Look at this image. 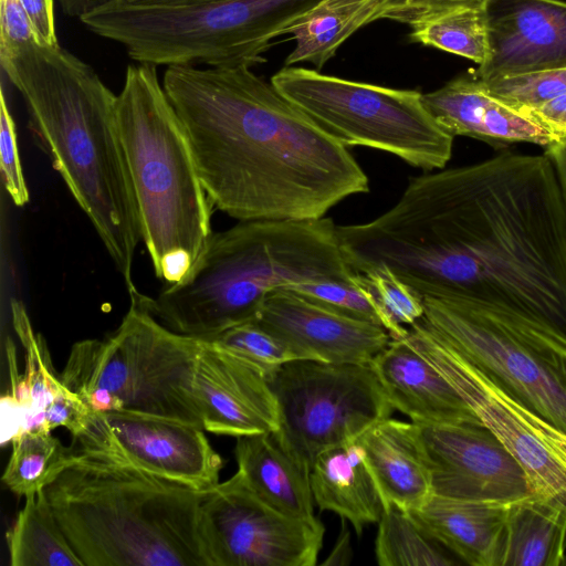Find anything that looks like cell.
<instances>
[{
  "instance_id": "cell-13",
  "label": "cell",
  "mask_w": 566,
  "mask_h": 566,
  "mask_svg": "<svg viewBox=\"0 0 566 566\" xmlns=\"http://www.w3.org/2000/svg\"><path fill=\"white\" fill-rule=\"evenodd\" d=\"M202 427L174 419L97 412L75 449L128 462L198 491L218 485L223 460Z\"/></svg>"
},
{
  "instance_id": "cell-33",
  "label": "cell",
  "mask_w": 566,
  "mask_h": 566,
  "mask_svg": "<svg viewBox=\"0 0 566 566\" xmlns=\"http://www.w3.org/2000/svg\"><path fill=\"white\" fill-rule=\"evenodd\" d=\"M380 306L399 328H407L424 314L423 298L388 266L379 265L365 273Z\"/></svg>"
},
{
  "instance_id": "cell-9",
  "label": "cell",
  "mask_w": 566,
  "mask_h": 566,
  "mask_svg": "<svg viewBox=\"0 0 566 566\" xmlns=\"http://www.w3.org/2000/svg\"><path fill=\"white\" fill-rule=\"evenodd\" d=\"M421 319L515 400L566 432V339L549 327L424 297Z\"/></svg>"
},
{
  "instance_id": "cell-11",
  "label": "cell",
  "mask_w": 566,
  "mask_h": 566,
  "mask_svg": "<svg viewBox=\"0 0 566 566\" xmlns=\"http://www.w3.org/2000/svg\"><path fill=\"white\" fill-rule=\"evenodd\" d=\"M406 337L499 437L533 493L566 512V432L507 395L421 318Z\"/></svg>"
},
{
  "instance_id": "cell-5",
  "label": "cell",
  "mask_w": 566,
  "mask_h": 566,
  "mask_svg": "<svg viewBox=\"0 0 566 566\" xmlns=\"http://www.w3.org/2000/svg\"><path fill=\"white\" fill-rule=\"evenodd\" d=\"M331 218L240 221L212 233L191 271L149 306L170 329L211 339L253 321L272 291L301 282L357 283Z\"/></svg>"
},
{
  "instance_id": "cell-18",
  "label": "cell",
  "mask_w": 566,
  "mask_h": 566,
  "mask_svg": "<svg viewBox=\"0 0 566 566\" xmlns=\"http://www.w3.org/2000/svg\"><path fill=\"white\" fill-rule=\"evenodd\" d=\"M395 410L419 424L481 419L443 375L407 339L392 338L370 363Z\"/></svg>"
},
{
  "instance_id": "cell-24",
  "label": "cell",
  "mask_w": 566,
  "mask_h": 566,
  "mask_svg": "<svg viewBox=\"0 0 566 566\" xmlns=\"http://www.w3.org/2000/svg\"><path fill=\"white\" fill-rule=\"evenodd\" d=\"M426 109L451 136L505 142L509 108L493 98L474 75L460 76L440 88L422 93Z\"/></svg>"
},
{
  "instance_id": "cell-42",
  "label": "cell",
  "mask_w": 566,
  "mask_h": 566,
  "mask_svg": "<svg viewBox=\"0 0 566 566\" xmlns=\"http://www.w3.org/2000/svg\"><path fill=\"white\" fill-rule=\"evenodd\" d=\"M122 4L137 7H186L223 0H113Z\"/></svg>"
},
{
  "instance_id": "cell-3",
  "label": "cell",
  "mask_w": 566,
  "mask_h": 566,
  "mask_svg": "<svg viewBox=\"0 0 566 566\" xmlns=\"http://www.w3.org/2000/svg\"><path fill=\"white\" fill-rule=\"evenodd\" d=\"M0 64L53 167L130 291L142 234L117 128V95L90 64L60 45H25L0 55Z\"/></svg>"
},
{
  "instance_id": "cell-27",
  "label": "cell",
  "mask_w": 566,
  "mask_h": 566,
  "mask_svg": "<svg viewBox=\"0 0 566 566\" xmlns=\"http://www.w3.org/2000/svg\"><path fill=\"white\" fill-rule=\"evenodd\" d=\"M375 555L381 566H450L461 564L428 536L410 514L395 505L384 507L378 522Z\"/></svg>"
},
{
  "instance_id": "cell-23",
  "label": "cell",
  "mask_w": 566,
  "mask_h": 566,
  "mask_svg": "<svg viewBox=\"0 0 566 566\" xmlns=\"http://www.w3.org/2000/svg\"><path fill=\"white\" fill-rule=\"evenodd\" d=\"M502 566H566V512L535 493L507 503Z\"/></svg>"
},
{
  "instance_id": "cell-10",
  "label": "cell",
  "mask_w": 566,
  "mask_h": 566,
  "mask_svg": "<svg viewBox=\"0 0 566 566\" xmlns=\"http://www.w3.org/2000/svg\"><path fill=\"white\" fill-rule=\"evenodd\" d=\"M276 443L306 472L326 449L357 440L395 410L371 364L291 360L269 376Z\"/></svg>"
},
{
  "instance_id": "cell-38",
  "label": "cell",
  "mask_w": 566,
  "mask_h": 566,
  "mask_svg": "<svg viewBox=\"0 0 566 566\" xmlns=\"http://www.w3.org/2000/svg\"><path fill=\"white\" fill-rule=\"evenodd\" d=\"M36 35L39 45L59 46L54 0H19Z\"/></svg>"
},
{
  "instance_id": "cell-8",
  "label": "cell",
  "mask_w": 566,
  "mask_h": 566,
  "mask_svg": "<svg viewBox=\"0 0 566 566\" xmlns=\"http://www.w3.org/2000/svg\"><path fill=\"white\" fill-rule=\"evenodd\" d=\"M317 127L345 147L387 151L423 171L443 169L454 137L426 109L422 93L284 66L270 80Z\"/></svg>"
},
{
  "instance_id": "cell-30",
  "label": "cell",
  "mask_w": 566,
  "mask_h": 566,
  "mask_svg": "<svg viewBox=\"0 0 566 566\" xmlns=\"http://www.w3.org/2000/svg\"><path fill=\"white\" fill-rule=\"evenodd\" d=\"M11 319L25 354L24 379L31 390V405L45 409L64 387L60 375L55 374L44 338L35 333L24 304L11 301Z\"/></svg>"
},
{
  "instance_id": "cell-37",
  "label": "cell",
  "mask_w": 566,
  "mask_h": 566,
  "mask_svg": "<svg viewBox=\"0 0 566 566\" xmlns=\"http://www.w3.org/2000/svg\"><path fill=\"white\" fill-rule=\"evenodd\" d=\"M39 44L19 0H0V55L19 48Z\"/></svg>"
},
{
  "instance_id": "cell-35",
  "label": "cell",
  "mask_w": 566,
  "mask_h": 566,
  "mask_svg": "<svg viewBox=\"0 0 566 566\" xmlns=\"http://www.w3.org/2000/svg\"><path fill=\"white\" fill-rule=\"evenodd\" d=\"M0 169L3 186L13 205L25 206L30 195L21 165L15 123L2 87L0 92Z\"/></svg>"
},
{
  "instance_id": "cell-41",
  "label": "cell",
  "mask_w": 566,
  "mask_h": 566,
  "mask_svg": "<svg viewBox=\"0 0 566 566\" xmlns=\"http://www.w3.org/2000/svg\"><path fill=\"white\" fill-rule=\"evenodd\" d=\"M545 153L551 157L555 165L566 206V142L545 148Z\"/></svg>"
},
{
  "instance_id": "cell-7",
  "label": "cell",
  "mask_w": 566,
  "mask_h": 566,
  "mask_svg": "<svg viewBox=\"0 0 566 566\" xmlns=\"http://www.w3.org/2000/svg\"><path fill=\"white\" fill-rule=\"evenodd\" d=\"M118 327L73 344L60 379L94 412L167 418L203 428L193 381L202 339L177 333L134 287Z\"/></svg>"
},
{
  "instance_id": "cell-36",
  "label": "cell",
  "mask_w": 566,
  "mask_h": 566,
  "mask_svg": "<svg viewBox=\"0 0 566 566\" xmlns=\"http://www.w3.org/2000/svg\"><path fill=\"white\" fill-rule=\"evenodd\" d=\"M96 413L77 394L64 386L45 410L46 428L51 432L63 427L75 439L87 430Z\"/></svg>"
},
{
  "instance_id": "cell-32",
  "label": "cell",
  "mask_w": 566,
  "mask_h": 566,
  "mask_svg": "<svg viewBox=\"0 0 566 566\" xmlns=\"http://www.w3.org/2000/svg\"><path fill=\"white\" fill-rule=\"evenodd\" d=\"M481 83L492 97L524 111L541 106L566 92V67L526 72Z\"/></svg>"
},
{
  "instance_id": "cell-16",
  "label": "cell",
  "mask_w": 566,
  "mask_h": 566,
  "mask_svg": "<svg viewBox=\"0 0 566 566\" xmlns=\"http://www.w3.org/2000/svg\"><path fill=\"white\" fill-rule=\"evenodd\" d=\"M193 388L206 431L235 438L276 431L277 405L268 376L247 359L206 339Z\"/></svg>"
},
{
  "instance_id": "cell-21",
  "label": "cell",
  "mask_w": 566,
  "mask_h": 566,
  "mask_svg": "<svg viewBox=\"0 0 566 566\" xmlns=\"http://www.w3.org/2000/svg\"><path fill=\"white\" fill-rule=\"evenodd\" d=\"M313 499L322 511L348 520L357 535L378 523L384 503L357 440L326 449L310 471Z\"/></svg>"
},
{
  "instance_id": "cell-6",
  "label": "cell",
  "mask_w": 566,
  "mask_h": 566,
  "mask_svg": "<svg viewBox=\"0 0 566 566\" xmlns=\"http://www.w3.org/2000/svg\"><path fill=\"white\" fill-rule=\"evenodd\" d=\"M116 122L142 240L157 279L174 284L191 271L213 233V206L156 65L127 66Z\"/></svg>"
},
{
  "instance_id": "cell-17",
  "label": "cell",
  "mask_w": 566,
  "mask_h": 566,
  "mask_svg": "<svg viewBox=\"0 0 566 566\" xmlns=\"http://www.w3.org/2000/svg\"><path fill=\"white\" fill-rule=\"evenodd\" d=\"M484 11L490 52L476 78L566 67V2L488 0Z\"/></svg>"
},
{
  "instance_id": "cell-4",
  "label": "cell",
  "mask_w": 566,
  "mask_h": 566,
  "mask_svg": "<svg viewBox=\"0 0 566 566\" xmlns=\"http://www.w3.org/2000/svg\"><path fill=\"white\" fill-rule=\"evenodd\" d=\"M43 491L84 566H209L198 516L210 490L72 448Z\"/></svg>"
},
{
  "instance_id": "cell-2",
  "label": "cell",
  "mask_w": 566,
  "mask_h": 566,
  "mask_svg": "<svg viewBox=\"0 0 566 566\" xmlns=\"http://www.w3.org/2000/svg\"><path fill=\"white\" fill-rule=\"evenodd\" d=\"M164 90L213 208L238 219L323 218L369 191L347 147L248 65H170Z\"/></svg>"
},
{
  "instance_id": "cell-12",
  "label": "cell",
  "mask_w": 566,
  "mask_h": 566,
  "mask_svg": "<svg viewBox=\"0 0 566 566\" xmlns=\"http://www.w3.org/2000/svg\"><path fill=\"white\" fill-rule=\"evenodd\" d=\"M198 532L209 566H314L325 528L271 507L235 472L203 499Z\"/></svg>"
},
{
  "instance_id": "cell-14",
  "label": "cell",
  "mask_w": 566,
  "mask_h": 566,
  "mask_svg": "<svg viewBox=\"0 0 566 566\" xmlns=\"http://www.w3.org/2000/svg\"><path fill=\"white\" fill-rule=\"evenodd\" d=\"M416 424L431 470L433 493L501 503L533 493L516 459L482 421Z\"/></svg>"
},
{
  "instance_id": "cell-20",
  "label": "cell",
  "mask_w": 566,
  "mask_h": 566,
  "mask_svg": "<svg viewBox=\"0 0 566 566\" xmlns=\"http://www.w3.org/2000/svg\"><path fill=\"white\" fill-rule=\"evenodd\" d=\"M384 507L419 509L432 494V476L418 427L392 418L367 429L358 439Z\"/></svg>"
},
{
  "instance_id": "cell-34",
  "label": "cell",
  "mask_w": 566,
  "mask_h": 566,
  "mask_svg": "<svg viewBox=\"0 0 566 566\" xmlns=\"http://www.w3.org/2000/svg\"><path fill=\"white\" fill-rule=\"evenodd\" d=\"M488 0H375L369 23L380 19L413 27L464 9H484Z\"/></svg>"
},
{
  "instance_id": "cell-15",
  "label": "cell",
  "mask_w": 566,
  "mask_h": 566,
  "mask_svg": "<svg viewBox=\"0 0 566 566\" xmlns=\"http://www.w3.org/2000/svg\"><path fill=\"white\" fill-rule=\"evenodd\" d=\"M253 321L287 343L302 359L370 364L392 339L379 324L285 289L270 292Z\"/></svg>"
},
{
  "instance_id": "cell-39",
  "label": "cell",
  "mask_w": 566,
  "mask_h": 566,
  "mask_svg": "<svg viewBox=\"0 0 566 566\" xmlns=\"http://www.w3.org/2000/svg\"><path fill=\"white\" fill-rule=\"evenodd\" d=\"M521 112L539 124L555 144L566 142V92L541 106Z\"/></svg>"
},
{
  "instance_id": "cell-25",
  "label": "cell",
  "mask_w": 566,
  "mask_h": 566,
  "mask_svg": "<svg viewBox=\"0 0 566 566\" xmlns=\"http://www.w3.org/2000/svg\"><path fill=\"white\" fill-rule=\"evenodd\" d=\"M374 1H322L290 30L295 44L284 66L307 62L322 69L349 36L369 24Z\"/></svg>"
},
{
  "instance_id": "cell-1",
  "label": "cell",
  "mask_w": 566,
  "mask_h": 566,
  "mask_svg": "<svg viewBox=\"0 0 566 566\" xmlns=\"http://www.w3.org/2000/svg\"><path fill=\"white\" fill-rule=\"evenodd\" d=\"M336 230L355 272L386 265L422 298L536 322L566 339V206L545 151L424 172L385 213Z\"/></svg>"
},
{
  "instance_id": "cell-19",
  "label": "cell",
  "mask_w": 566,
  "mask_h": 566,
  "mask_svg": "<svg viewBox=\"0 0 566 566\" xmlns=\"http://www.w3.org/2000/svg\"><path fill=\"white\" fill-rule=\"evenodd\" d=\"M507 503L454 499L433 493L408 512L428 536L461 564L502 566Z\"/></svg>"
},
{
  "instance_id": "cell-28",
  "label": "cell",
  "mask_w": 566,
  "mask_h": 566,
  "mask_svg": "<svg viewBox=\"0 0 566 566\" xmlns=\"http://www.w3.org/2000/svg\"><path fill=\"white\" fill-rule=\"evenodd\" d=\"M12 452L2 482L19 496L28 497L43 490L66 462L67 448L51 432H25L11 441Z\"/></svg>"
},
{
  "instance_id": "cell-31",
  "label": "cell",
  "mask_w": 566,
  "mask_h": 566,
  "mask_svg": "<svg viewBox=\"0 0 566 566\" xmlns=\"http://www.w3.org/2000/svg\"><path fill=\"white\" fill-rule=\"evenodd\" d=\"M206 340L247 359L266 376L291 360L302 359L287 343L254 321L235 325Z\"/></svg>"
},
{
  "instance_id": "cell-29",
  "label": "cell",
  "mask_w": 566,
  "mask_h": 566,
  "mask_svg": "<svg viewBox=\"0 0 566 566\" xmlns=\"http://www.w3.org/2000/svg\"><path fill=\"white\" fill-rule=\"evenodd\" d=\"M409 39L483 64L490 52L484 9H464L411 27Z\"/></svg>"
},
{
  "instance_id": "cell-22",
  "label": "cell",
  "mask_w": 566,
  "mask_h": 566,
  "mask_svg": "<svg viewBox=\"0 0 566 566\" xmlns=\"http://www.w3.org/2000/svg\"><path fill=\"white\" fill-rule=\"evenodd\" d=\"M234 454L237 472L263 502L292 517H316L310 473L276 443L271 433L238 437Z\"/></svg>"
},
{
  "instance_id": "cell-26",
  "label": "cell",
  "mask_w": 566,
  "mask_h": 566,
  "mask_svg": "<svg viewBox=\"0 0 566 566\" xmlns=\"http://www.w3.org/2000/svg\"><path fill=\"white\" fill-rule=\"evenodd\" d=\"M6 538L11 566H84L43 490L25 497Z\"/></svg>"
},
{
  "instance_id": "cell-40",
  "label": "cell",
  "mask_w": 566,
  "mask_h": 566,
  "mask_svg": "<svg viewBox=\"0 0 566 566\" xmlns=\"http://www.w3.org/2000/svg\"><path fill=\"white\" fill-rule=\"evenodd\" d=\"M350 533L343 523L339 536L323 565L338 566L348 565L352 559Z\"/></svg>"
}]
</instances>
